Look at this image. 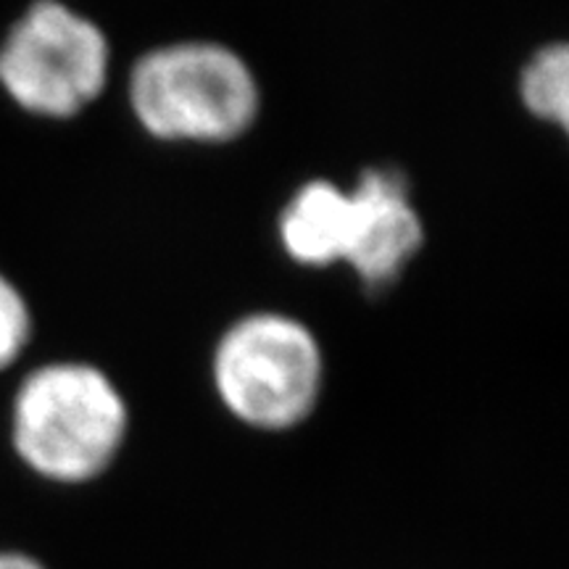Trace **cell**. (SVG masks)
Wrapping results in <instances>:
<instances>
[{
  "label": "cell",
  "instance_id": "cell-8",
  "mask_svg": "<svg viewBox=\"0 0 569 569\" xmlns=\"http://www.w3.org/2000/svg\"><path fill=\"white\" fill-rule=\"evenodd\" d=\"M32 315L24 296L0 272V369L11 367L30 343Z\"/></svg>",
  "mask_w": 569,
  "mask_h": 569
},
{
  "label": "cell",
  "instance_id": "cell-1",
  "mask_svg": "<svg viewBox=\"0 0 569 569\" xmlns=\"http://www.w3.org/2000/svg\"><path fill=\"white\" fill-rule=\"evenodd\" d=\"M130 411L111 377L82 361L27 375L11 407V440L40 478L88 482L117 459Z\"/></svg>",
  "mask_w": 569,
  "mask_h": 569
},
{
  "label": "cell",
  "instance_id": "cell-3",
  "mask_svg": "<svg viewBox=\"0 0 569 569\" xmlns=\"http://www.w3.org/2000/svg\"><path fill=\"white\" fill-rule=\"evenodd\" d=\"M219 401L240 422L288 430L322 393L325 359L315 332L296 317L259 311L230 325L211 361Z\"/></svg>",
  "mask_w": 569,
  "mask_h": 569
},
{
  "label": "cell",
  "instance_id": "cell-9",
  "mask_svg": "<svg viewBox=\"0 0 569 569\" xmlns=\"http://www.w3.org/2000/svg\"><path fill=\"white\" fill-rule=\"evenodd\" d=\"M0 569H46L38 561L17 551H0Z\"/></svg>",
  "mask_w": 569,
  "mask_h": 569
},
{
  "label": "cell",
  "instance_id": "cell-2",
  "mask_svg": "<svg viewBox=\"0 0 569 569\" xmlns=\"http://www.w3.org/2000/svg\"><path fill=\"white\" fill-rule=\"evenodd\" d=\"M130 106L156 140L217 146L251 130L261 96L251 67L232 48L180 40L134 61Z\"/></svg>",
  "mask_w": 569,
  "mask_h": 569
},
{
  "label": "cell",
  "instance_id": "cell-6",
  "mask_svg": "<svg viewBox=\"0 0 569 569\" xmlns=\"http://www.w3.org/2000/svg\"><path fill=\"white\" fill-rule=\"evenodd\" d=\"M351 230V193L336 182L301 184L280 213L277 232L284 253L301 267L343 264Z\"/></svg>",
  "mask_w": 569,
  "mask_h": 569
},
{
  "label": "cell",
  "instance_id": "cell-5",
  "mask_svg": "<svg viewBox=\"0 0 569 569\" xmlns=\"http://www.w3.org/2000/svg\"><path fill=\"white\" fill-rule=\"evenodd\" d=\"M351 193V230L343 264L367 288L396 282L422 251L425 224L411 203L409 184L396 169H365Z\"/></svg>",
  "mask_w": 569,
  "mask_h": 569
},
{
  "label": "cell",
  "instance_id": "cell-7",
  "mask_svg": "<svg viewBox=\"0 0 569 569\" xmlns=\"http://www.w3.org/2000/svg\"><path fill=\"white\" fill-rule=\"evenodd\" d=\"M522 106L538 122L565 130L569 119V48L551 42L538 48L519 74Z\"/></svg>",
  "mask_w": 569,
  "mask_h": 569
},
{
  "label": "cell",
  "instance_id": "cell-4",
  "mask_svg": "<svg viewBox=\"0 0 569 569\" xmlns=\"http://www.w3.org/2000/svg\"><path fill=\"white\" fill-rule=\"evenodd\" d=\"M109 67L106 32L63 0H34L0 42V88L42 119L88 109L103 92Z\"/></svg>",
  "mask_w": 569,
  "mask_h": 569
}]
</instances>
